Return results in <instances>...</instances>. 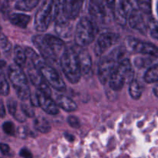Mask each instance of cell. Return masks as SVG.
Returning a JSON list of instances; mask_svg holds the SVG:
<instances>
[{"label":"cell","instance_id":"6da1fadb","mask_svg":"<svg viewBox=\"0 0 158 158\" xmlns=\"http://www.w3.org/2000/svg\"><path fill=\"white\" fill-rule=\"evenodd\" d=\"M63 0H46L35 15L34 26L39 32H45L52 22L56 21L62 11Z\"/></svg>","mask_w":158,"mask_h":158},{"label":"cell","instance_id":"7a4b0ae2","mask_svg":"<svg viewBox=\"0 0 158 158\" xmlns=\"http://www.w3.org/2000/svg\"><path fill=\"white\" fill-rule=\"evenodd\" d=\"M60 60L62 71L68 81L73 84L78 83L83 74L77 51L73 49H66Z\"/></svg>","mask_w":158,"mask_h":158},{"label":"cell","instance_id":"3957f363","mask_svg":"<svg viewBox=\"0 0 158 158\" xmlns=\"http://www.w3.org/2000/svg\"><path fill=\"white\" fill-rule=\"evenodd\" d=\"M134 77V71L132 64L128 59H123L116 66L110 77V87L114 91H120L125 83H131Z\"/></svg>","mask_w":158,"mask_h":158},{"label":"cell","instance_id":"277c9868","mask_svg":"<svg viewBox=\"0 0 158 158\" xmlns=\"http://www.w3.org/2000/svg\"><path fill=\"white\" fill-rule=\"evenodd\" d=\"M123 56V49L122 48H117L100 60L98 66V77L102 84L104 85L107 83L116 66L124 59Z\"/></svg>","mask_w":158,"mask_h":158},{"label":"cell","instance_id":"5b68a950","mask_svg":"<svg viewBox=\"0 0 158 158\" xmlns=\"http://www.w3.org/2000/svg\"><path fill=\"white\" fill-rule=\"evenodd\" d=\"M8 75L19 98L23 101L29 100L31 95L29 82L22 68L16 64L11 65L8 69Z\"/></svg>","mask_w":158,"mask_h":158},{"label":"cell","instance_id":"8992f818","mask_svg":"<svg viewBox=\"0 0 158 158\" xmlns=\"http://www.w3.org/2000/svg\"><path fill=\"white\" fill-rule=\"evenodd\" d=\"M97 34L95 23L89 18L83 17L77 25L75 31V43L79 47L85 48L89 46L95 39Z\"/></svg>","mask_w":158,"mask_h":158},{"label":"cell","instance_id":"52a82bcc","mask_svg":"<svg viewBox=\"0 0 158 158\" xmlns=\"http://www.w3.org/2000/svg\"><path fill=\"white\" fill-rule=\"evenodd\" d=\"M37 69H39L41 75L43 76L44 80L49 86L53 87L56 90L61 91V92L66 90V83L61 78L60 74L57 73V71L53 69L52 66L45 63H42L37 67Z\"/></svg>","mask_w":158,"mask_h":158},{"label":"cell","instance_id":"ba28073f","mask_svg":"<svg viewBox=\"0 0 158 158\" xmlns=\"http://www.w3.org/2000/svg\"><path fill=\"white\" fill-rule=\"evenodd\" d=\"M127 48L131 52L137 53L158 56V47L150 43L140 41L137 39H128L126 42Z\"/></svg>","mask_w":158,"mask_h":158},{"label":"cell","instance_id":"9c48e42d","mask_svg":"<svg viewBox=\"0 0 158 158\" xmlns=\"http://www.w3.org/2000/svg\"><path fill=\"white\" fill-rule=\"evenodd\" d=\"M28 76L29 77V80L32 82V84L38 89L39 91L46 94V95L51 96L52 92L49 87V84L46 83V80L41 75L39 69L35 66H34L32 63L27 66Z\"/></svg>","mask_w":158,"mask_h":158},{"label":"cell","instance_id":"30bf717a","mask_svg":"<svg viewBox=\"0 0 158 158\" xmlns=\"http://www.w3.org/2000/svg\"><path fill=\"white\" fill-rule=\"evenodd\" d=\"M84 0H63L62 12L65 18L69 20L77 19L83 6Z\"/></svg>","mask_w":158,"mask_h":158},{"label":"cell","instance_id":"8fae6325","mask_svg":"<svg viewBox=\"0 0 158 158\" xmlns=\"http://www.w3.org/2000/svg\"><path fill=\"white\" fill-rule=\"evenodd\" d=\"M137 8V0H119L116 7V17L120 24H125L130 13Z\"/></svg>","mask_w":158,"mask_h":158},{"label":"cell","instance_id":"7c38bea8","mask_svg":"<svg viewBox=\"0 0 158 158\" xmlns=\"http://www.w3.org/2000/svg\"><path fill=\"white\" fill-rule=\"evenodd\" d=\"M37 99H38L39 106L42 108L44 112L49 115H56L59 114V106L50 97V96L46 95L40 91L36 92Z\"/></svg>","mask_w":158,"mask_h":158},{"label":"cell","instance_id":"4fadbf2b","mask_svg":"<svg viewBox=\"0 0 158 158\" xmlns=\"http://www.w3.org/2000/svg\"><path fill=\"white\" fill-rule=\"evenodd\" d=\"M115 35L110 32L103 33L97 39V42L96 43L94 52L97 56H103L115 41Z\"/></svg>","mask_w":158,"mask_h":158},{"label":"cell","instance_id":"5bb4252c","mask_svg":"<svg viewBox=\"0 0 158 158\" xmlns=\"http://www.w3.org/2000/svg\"><path fill=\"white\" fill-rule=\"evenodd\" d=\"M32 43L45 60H48L50 63H54L57 60L55 58L49 45L46 43L44 35H34L32 37Z\"/></svg>","mask_w":158,"mask_h":158},{"label":"cell","instance_id":"9a60e30c","mask_svg":"<svg viewBox=\"0 0 158 158\" xmlns=\"http://www.w3.org/2000/svg\"><path fill=\"white\" fill-rule=\"evenodd\" d=\"M44 38L47 44L49 45V48H50L51 51H52L55 58L57 60H60L61 56L63 55V52L66 49V46L64 42L62 40H60L59 37L51 35H44Z\"/></svg>","mask_w":158,"mask_h":158},{"label":"cell","instance_id":"2e32d148","mask_svg":"<svg viewBox=\"0 0 158 158\" xmlns=\"http://www.w3.org/2000/svg\"><path fill=\"white\" fill-rule=\"evenodd\" d=\"M127 20L130 26L136 30L144 32L148 27L143 14L137 8L133 9L128 16Z\"/></svg>","mask_w":158,"mask_h":158},{"label":"cell","instance_id":"e0dca14e","mask_svg":"<svg viewBox=\"0 0 158 158\" xmlns=\"http://www.w3.org/2000/svg\"><path fill=\"white\" fill-rule=\"evenodd\" d=\"M56 32L59 36L62 38L68 39L73 35V25L70 23V20L63 17H60L56 19L55 25Z\"/></svg>","mask_w":158,"mask_h":158},{"label":"cell","instance_id":"ac0fdd59","mask_svg":"<svg viewBox=\"0 0 158 158\" xmlns=\"http://www.w3.org/2000/svg\"><path fill=\"white\" fill-rule=\"evenodd\" d=\"M89 13L94 19L103 20L106 17V3L104 0H89Z\"/></svg>","mask_w":158,"mask_h":158},{"label":"cell","instance_id":"d6986e66","mask_svg":"<svg viewBox=\"0 0 158 158\" xmlns=\"http://www.w3.org/2000/svg\"><path fill=\"white\" fill-rule=\"evenodd\" d=\"M80 61L82 74H88L92 68V60L89 52L84 48H81L80 52H77Z\"/></svg>","mask_w":158,"mask_h":158},{"label":"cell","instance_id":"ffe728a7","mask_svg":"<svg viewBox=\"0 0 158 158\" xmlns=\"http://www.w3.org/2000/svg\"><path fill=\"white\" fill-rule=\"evenodd\" d=\"M56 103L59 107L66 112H73V111L77 110L78 108L77 104L74 100L64 95L58 96Z\"/></svg>","mask_w":158,"mask_h":158},{"label":"cell","instance_id":"44dd1931","mask_svg":"<svg viewBox=\"0 0 158 158\" xmlns=\"http://www.w3.org/2000/svg\"><path fill=\"white\" fill-rule=\"evenodd\" d=\"M31 18L29 15L23 13H12L9 15V21L12 25L25 29L27 27Z\"/></svg>","mask_w":158,"mask_h":158},{"label":"cell","instance_id":"7402d4cb","mask_svg":"<svg viewBox=\"0 0 158 158\" xmlns=\"http://www.w3.org/2000/svg\"><path fill=\"white\" fill-rule=\"evenodd\" d=\"M7 106L8 110H9V114H12L15 119H16L18 121L23 123V121L26 120V116L24 115V114H21V113L19 112L18 110V104H17V102L15 100H9L7 102Z\"/></svg>","mask_w":158,"mask_h":158},{"label":"cell","instance_id":"603a6c76","mask_svg":"<svg viewBox=\"0 0 158 158\" xmlns=\"http://www.w3.org/2000/svg\"><path fill=\"white\" fill-rule=\"evenodd\" d=\"M14 60H15V64L19 67L23 68L26 65L27 56H26L25 49H23L21 46H16L14 49Z\"/></svg>","mask_w":158,"mask_h":158},{"label":"cell","instance_id":"cb8c5ba5","mask_svg":"<svg viewBox=\"0 0 158 158\" xmlns=\"http://www.w3.org/2000/svg\"><path fill=\"white\" fill-rule=\"evenodd\" d=\"M40 2V0H19L16 2L15 8L17 10L29 12L32 11Z\"/></svg>","mask_w":158,"mask_h":158},{"label":"cell","instance_id":"d4e9b609","mask_svg":"<svg viewBox=\"0 0 158 158\" xmlns=\"http://www.w3.org/2000/svg\"><path fill=\"white\" fill-rule=\"evenodd\" d=\"M34 127L35 130L42 134H47L50 131L51 126L49 122L43 117H38L34 121Z\"/></svg>","mask_w":158,"mask_h":158},{"label":"cell","instance_id":"484cf974","mask_svg":"<svg viewBox=\"0 0 158 158\" xmlns=\"http://www.w3.org/2000/svg\"><path fill=\"white\" fill-rule=\"evenodd\" d=\"M129 94L134 100H139L143 94V87L137 80H134L130 83Z\"/></svg>","mask_w":158,"mask_h":158},{"label":"cell","instance_id":"4316f807","mask_svg":"<svg viewBox=\"0 0 158 158\" xmlns=\"http://www.w3.org/2000/svg\"><path fill=\"white\" fill-rule=\"evenodd\" d=\"M144 80L148 83H154L158 82V64L148 68L144 74Z\"/></svg>","mask_w":158,"mask_h":158},{"label":"cell","instance_id":"83f0119b","mask_svg":"<svg viewBox=\"0 0 158 158\" xmlns=\"http://www.w3.org/2000/svg\"><path fill=\"white\" fill-rule=\"evenodd\" d=\"M25 52H26L27 59H29V60H30L31 63L36 68L38 67L42 63H43L41 60V59H40V56H39L33 49H31V48H26V49H25Z\"/></svg>","mask_w":158,"mask_h":158},{"label":"cell","instance_id":"f1b7e54d","mask_svg":"<svg viewBox=\"0 0 158 158\" xmlns=\"http://www.w3.org/2000/svg\"><path fill=\"white\" fill-rule=\"evenodd\" d=\"M152 0H137V8L143 14L150 15L151 13Z\"/></svg>","mask_w":158,"mask_h":158},{"label":"cell","instance_id":"f546056e","mask_svg":"<svg viewBox=\"0 0 158 158\" xmlns=\"http://www.w3.org/2000/svg\"><path fill=\"white\" fill-rule=\"evenodd\" d=\"M9 94V85L4 74L0 73V94L7 96Z\"/></svg>","mask_w":158,"mask_h":158},{"label":"cell","instance_id":"4dcf8cb0","mask_svg":"<svg viewBox=\"0 0 158 158\" xmlns=\"http://www.w3.org/2000/svg\"><path fill=\"white\" fill-rule=\"evenodd\" d=\"M0 47L4 52H9L12 49V44L9 41L7 37L0 32Z\"/></svg>","mask_w":158,"mask_h":158},{"label":"cell","instance_id":"1f68e13d","mask_svg":"<svg viewBox=\"0 0 158 158\" xmlns=\"http://www.w3.org/2000/svg\"><path fill=\"white\" fill-rule=\"evenodd\" d=\"M3 131L6 133V134L10 136H14L15 134V125L12 123V122L7 121L6 123H3L2 125Z\"/></svg>","mask_w":158,"mask_h":158},{"label":"cell","instance_id":"d6a6232c","mask_svg":"<svg viewBox=\"0 0 158 158\" xmlns=\"http://www.w3.org/2000/svg\"><path fill=\"white\" fill-rule=\"evenodd\" d=\"M148 23H149L151 36L155 40H158V23L154 21V19H151Z\"/></svg>","mask_w":158,"mask_h":158},{"label":"cell","instance_id":"836d02e7","mask_svg":"<svg viewBox=\"0 0 158 158\" xmlns=\"http://www.w3.org/2000/svg\"><path fill=\"white\" fill-rule=\"evenodd\" d=\"M21 109H22V112L24 114V115L26 117H33L35 116V112L32 110V106L31 105L27 104V103H22L21 105Z\"/></svg>","mask_w":158,"mask_h":158},{"label":"cell","instance_id":"e575fe53","mask_svg":"<svg viewBox=\"0 0 158 158\" xmlns=\"http://www.w3.org/2000/svg\"><path fill=\"white\" fill-rule=\"evenodd\" d=\"M67 122L69 126L73 128H76V129H77V128L80 127V120L77 117H75V116H69L67 118Z\"/></svg>","mask_w":158,"mask_h":158},{"label":"cell","instance_id":"d590c367","mask_svg":"<svg viewBox=\"0 0 158 158\" xmlns=\"http://www.w3.org/2000/svg\"><path fill=\"white\" fill-rule=\"evenodd\" d=\"M19 155L23 158H32V154L27 148H23L19 152Z\"/></svg>","mask_w":158,"mask_h":158},{"label":"cell","instance_id":"8d00e7d4","mask_svg":"<svg viewBox=\"0 0 158 158\" xmlns=\"http://www.w3.org/2000/svg\"><path fill=\"white\" fill-rule=\"evenodd\" d=\"M0 151L4 155H9L10 153V148L8 144L3 143H0Z\"/></svg>","mask_w":158,"mask_h":158},{"label":"cell","instance_id":"74e56055","mask_svg":"<svg viewBox=\"0 0 158 158\" xmlns=\"http://www.w3.org/2000/svg\"><path fill=\"white\" fill-rule=\"evenodd\" d=\"M14 0H0V9L1 10H6L9 7V4Z\"/></svg>","mask_w":158,"mask_h":158},{"label":"cell","instance_id":"f35d334b","mask_svg":"<svg viewBox=\"0 0 158 158\" xmlns=\"http://www.w3.org/2000/svg\"><path fill=\"white\" fill-rule=\"evenodd\" d=\"M106 6L110 8V9H114L115 8L116 5V0H104Z\"/></svg>","mask_w":158,"mask_h":158},{"label":"cell","instance_id":"ab89813d","mask_svg":"<svg viewBox=\"0 0 158 158\" xmlns=\"http://www.w3.org/2000/svg\"><path fill=\"white\" fill-rule=\"evenodd\" d=\"M5 116H6V109L3 102L0 100V117H4Z\"/></svg>","mask_w":158,"mask_h":158},{"label":"cell","instance_id":"60d3db41","mask_svg":"<svg viewBox=\"0 0 158 158\" xmlns=\"http://www.w3.org/2000/svg\"><path fill=\"white\" fill-rule=\"evenodd\" d=\"M65 137H66V138L69 141L72 142V141H73V140H74V137L73 135H70V134H65Z\"/></svg>","mask_w":158,"mask_h":158},{"label":"cell","instance_id":"b9f144b4","mask_svg":"<svg viewBox=\"0 0 158 158\" xmlns=\"http://www.w3.org/2000/svg\"><path fill=\"white\" fill-rule=\"evenodd\" d=\"M153 91H154V95H155L157 97H158V83L157 85H155V86L154 87V89H153Z\"/></svg>","mask_w":158,"mask_h":158},{"label":"cell","instance_id":"7bdbcfd3","mask_svg":"<svg viewBox=\"0 0 158 158\" xmlns=\"http://www.w3.org/2000/svg\"><path fill=\"white\" fill-rule=\"evenodd\" d=\"M157 13H158V3H157Z\"/></svg>","mask_w":158,"mask_h":158},{"label":"cell","instance_id":"ee69618b","mask_svg":"<svg viewBox=\"0 0 158 158\" xmlns=\"http://www.w3.org/2000/svg\"><path fill=\"white\" fill-rule=\"evenodd\" d=\"M0 32H1V28H0Z\"/></svg>","mask_w":158,"mask_h":158},{"label":"cell","instance_id":"f6af8a7d","mask_svg":"<svg viewBox=\"0 0 158 158\" xmlns=\"http://www.w3.org/2000/svg\"><path fill=\"white\" fill-rule=\"evenodd\" d=\"M0 158H1V157H0Z\"/></svg>","mask_w":158,"mask_h":158}]
</instances>
